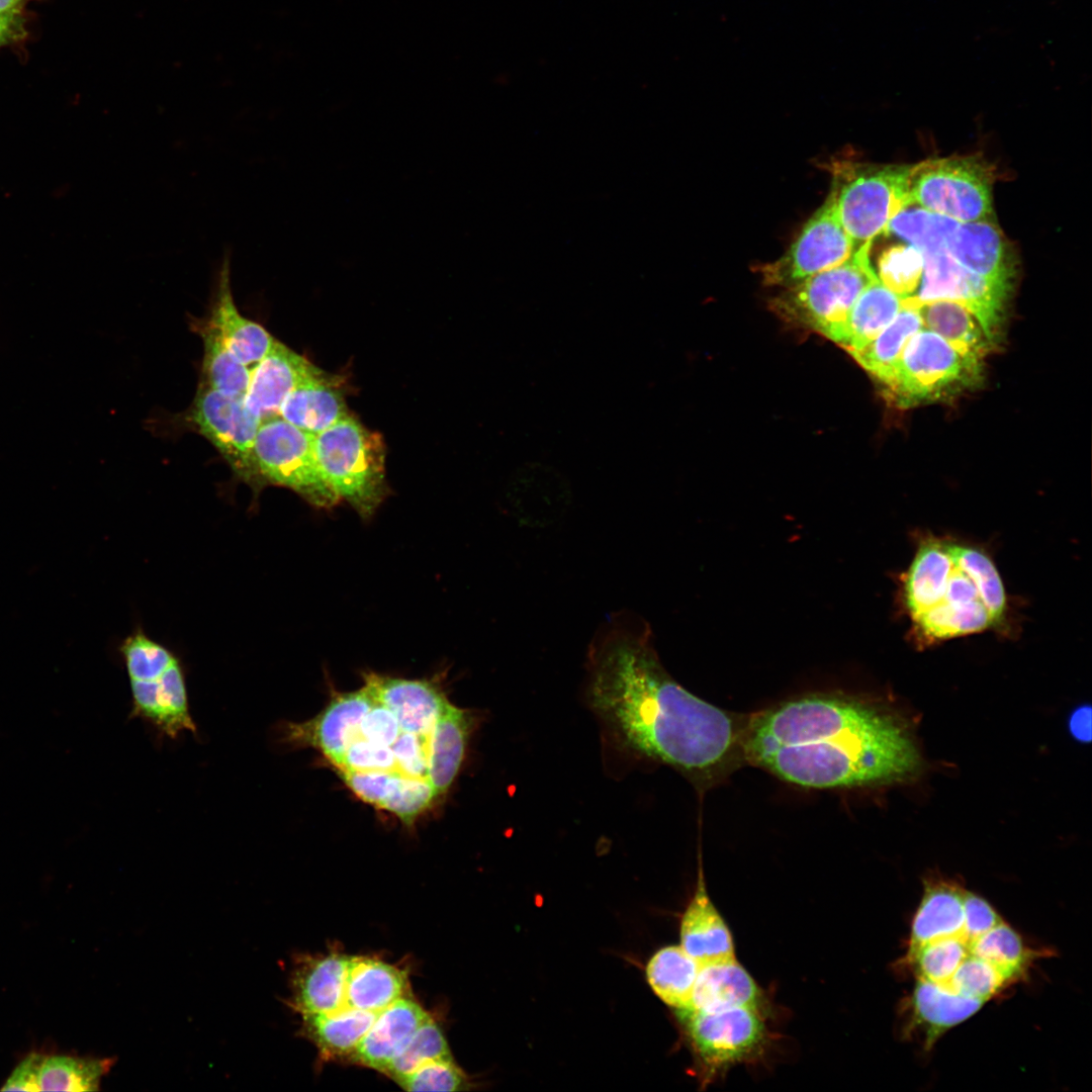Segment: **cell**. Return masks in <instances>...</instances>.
Segmentation results:
<instances>
[{
	"label": "cell",
	"mask_w": 1092,
	"mask_h": 1092,
	"mask_svg": "<svg viewBox=\"0 0 1092 1092\" xmlns=\"http://www.w3.org/2000/svg\"><path fill=\"white\" fill-rule=\"evenodd\" d=\"M586 698L616 744L705 787L743 759L748 717L687 691L664 669L633 615L603 625L587 654Z\"/></svg>",
	"instance_id": "obj_1"
},
{
	"label": "cell",
	"mask_w": 1092,
	"mask_h": 1092,
	"mask_svg": "<svg viewBox=\"0 0 1092 1092\" xmlns=\"http://www.w3.org/2000/svg\"><path fill=\"white\" fill-rule=\"evenodd\" d=\"M743 759L808 789L867 788L905 782L921 767L906 719L887 705L816 693L748 717Z\"/></svg>",
	"instance_id": "obj_2"
},
{
	"label": "cell",
	"mask_w": 1092,
	"mask_h": 1092,
	"mask_svg": "<svg viewBox=\"0 0 1092 1092\" xmlns=\"http://www.w3.org/2000/svg\"><path fill=\"white\" fill-rule=\"evenodd\" d=\"M314 449L339 498L361 518H371L389 493L382 437L348 415L314 435Z\"/></svg>",
	"instance_id": "obj_3"
},
{
	"label": "cell",
	"mask_w": 1092,
	"mask_h": 1092,
	"mask_svg": "<svg viewBox=\"0 0 1092 1092\" xmlns=\"http://www.w3.org/2000/svg\"><path fill=\"white\" fill-rule=\"evenodd\" d=\"M982 359L923 328L907 342L884 393L904 408L954 396L979 383Z\"/></svg>",
	"instance_id": "obj_4"
},
{
	"label": "cell",
	"mask_w": 1092,
	"mask_h": 1092,
	"mask_svg": "<svg viewBox=\"0 0 1092 1092\" xmlns=\"http://www.w3.org/2000/svg\"><path fill=\"white\" fill-rule=\"evenodd\" d=\"M872 244L843 263L783 288L770 300L784 321L816 332L839 344L851 307L878 276L870 261Z\"/></svg>",
	"instance_id": "obj_5"
},
{
	"label": "cell",
	"mask_w": 1092,
	"mask_h": 1092,
	"mask_svg": "<svg viewBox=\"0 0 1092 1092\" xmlns=\"http://www.w3.org/2000/svg\"><path fill=\"white\" fill-rule=\"evenodd\" d=\"M993 178L978 156L925 161L911 166L909 204L959 222L993 220Z\"/></svg>",
	"instance_id": "obj_6"
},
{
	"label": "cell",
	"mask_w": 1092,
	"mask_h": 1092,
	"mask_svg": "<svg viewBox=\"0 0 1092 1092\" xmlns=\"http://www.w3.org/2000/svg\"><path fill=\"white\" fill-rule=\"evenodd\" d=\"M255 456L265 485L292 489L317 508L330 509L340 500L318 463L314 435L281 417L261 422Z\"/></svg>",
	"instance_id": "obj_7"
},
{
	"label": "cell",
	"mask_w": 1092,
	"mask_h": 1092,
	"mask_svg": "<svg viewBox=\"0 0 1092 1092\" xmlns=\"http://www.w3.org/2000/svg\"><path fill=\"white\" fill-rule=\"evenodd\" d=\"M851 170L832 194L838 217L857 250L885 233L892 217L909 204L911 166Z\"/></svg>",
	"instance_id": "obj_8"
},
{
	"label": "cell",
	"mask_w": 1092,
	"mask_h": 1092,
	"mask_svg": "<svg viewBox=\"0 0 1092 1092\" xmlns=\"http://www.w3.org/2000/svg\"><path fill=\"white\" fill-rule=\"evenodd\" d=\"M190 413L194 428L216 448L237 477L256 491L265 485L255 456L261 421L244 399L201 383Z\"/></svg>",
	"instance_id": "obj_9"
},
{
	"label": "cell",
	"mask_w": 1092,
	"mask_h": 1092,
	"mask_svg": "<svg viewBox=\"0 0 1092 1092\" xmlns=\"http://www.w3.org/2000/svg\"><path fill=\"white\" fill-rule=\"evenodd\" d=\"M854 251L831 192L787 252L762 268L763 280L768 285L789 287L843 263Z\"/></svg>",
	"instance_id": "obj_10"
},
{
	"label": "cell",
	"mask_w": 1092,
	"mask_h": 1092,
	"mask_svg": "<svg viewBox=\"0 0 1092 1092\" xmlns=\"http://www.w3.org/2000/svg\"><path fill=\"white\" fill-rule=\"evenodd\" d=\"M922 255L919 287L912 297L902 301L913 305L934 300L961 302L978 316L996 342L1009 292L971 272L945 250Z\"/></svg>",
	"instance_id": "obj_11"
},
{
	"label": "cell",
	"mask_w": 1092,
	"mask_h": 1092,
	"mask_svg": "<svg viewBox=\"0 0 1092 1092\" xmlns=\"http://www.w3.org/2000/svg\"><path fill=\"white\" fill-rule=\"evenodd\" d=\"M701 1061L711 1071L744 1060L762 1043L765 1027L757 1008L736 1007L712 1012L676 1010Z\"/></svg>",
	"instance_id": "obj_12"
},
{
	"label": "cell",
	"mask_w": 1092,
	"mask_h": 1092,
	"mask_svg": "<svg viewBox=\"0 0 1092 1092\" xmlns=\"http://www.w3.org/2000/svg\"><path fill=\"white\" fill-rule=\"evenodd\" d=\"M373 703L374 699L363 687L337 694L314 718L285 723L283 741L295 747L315 748L335 765L356 738L359 724Z\"/></svg>",
	"instance_id": "obj_13"
},
{
	"label": "cell",
	"mask_w": 1092,
	"mask_h": 1092,
	"mask_svg": "<svg viewBox=\"0 0 1092 1092\" xmlns=\"http://www.w3.org/2000/svg\"><path fill=\"white\" fill-rule=\"evenodd\" d=\"M363 688L395 716L403 732L429 738L435 722L449 702L436 680L405 679L363 674Z\"/></svg>",
	"instance_id": "obj_14"
},
{
	"label": "cell",
	"mask_w": 1092,
	"mask_h": 1092,
	"mask_svg": "<svg viewBox=\"0 0 1092 1092\" xmlns=\"http://www.w3.org/2000/svg\"><path fill=\"white\" fill-rule=\"evenodd\" d=\"M207 320L231 352L248 367H254L268 353L275 340L261 325L239 311L231 287L230 250L223 253L216 268Z\"/></svg>",
	"instance_id": "obj_15"
},
{
	"label": "cell",
	"mask_w": 1092,
	"mask_h": 1092,
	"mask_svg": "<svg viewBox=\"0 0 1092 1092\" xmlns=\"http://www.w3.org/2000/svg\"><path fill=\"white\" fill-rule=\"evenodd\" d=\"M316 368L275 339L268 353L251 370L244 402L261 422L277 417L285 397Z\"/></svg>",
	"instance_id": "obj_16"
},
{
	"label": "cell",
	"mask_w": 1092,
	"mask_h": 1092,
	"mask_svg": "<svg viewBox=\"0 0 1092 1092\" xmlns=\"http://www.w3.org/2000/svg\"><path fill=\"white\" fill-rule=\"evenodd\" d=\"M945 251L971 272L1010 292L1014 263L1008 245L993 220L959 222Z\"/></svg>",
	"instance_id": "obj_17"
},
{
	"label": "cell",
	"mask_w": 1092,
	"mask_h": 1092,
	"mask_svg": "<svg viewBox=\"0 0 1092 1092\" xmlns=\"http://www.w3.org/2000/svg\"><path fill=\"white\" fill-rule=\"evenodd\" d=\"M341 376L318 367L285 397L278 416L316 435L349 414Z\"/></svg>",
	"instance_id": "obj_18"
},
{
	"label": "cell",
	"mask_w": 1092,
	"mask_h": 1092,
	"mask_svg": "<svg viewBox=\"0 0 1092 1092\" xmlns=\"http://www.w3.org/2000/svg\"><path fill=\"white\" fill-rule=\"evenodd\" d=\"M348 956L303 957L293 970L290 1005L303 1015L329 1014L345 1007Z\"/></svg>",
	"instance_id": "obj_19"
},
{
	"label": "cell",
	"mask_w": 1092,
	"mask_h": 1092,
	"mask_svg": "<svg viewBox=\"0 0 1092 1092\" xmlns=\"http://www.w3.org/2000/svg\"><path fill=\"white\" fill-rule=\"evenodd\" d=\"M680 946L700 967L736 959L731 932L710 899L702 867L694 896L681 916Z\"/></svg>",
	"instance_id": "obj_20"
},
{
	"label": "cell",
	"mask_w": 1092,
	"mask_h": 1092,
	"mask_svg": "<svg viewBox=\"0 0 1092 1092\" xmlns=\"http://www.w3.org/2000/svg\"><path fill=\"white\" fill-rule=\"evenodd\" d=\"M430 1015L404 996L379 1011L355 1051L353 1063L382 1072L398 1050Z\"/></svg>",
	"instance_id": "obj_21"
},
{
	"label": "cell",
	"mask_w": 1092,
	"mask_h": 1092,
	"mask_svg": "<svg viewBox=\"0 0 1092 1092\" xmlns=\"http://www.w3.org/2000/svg\"><path fill=\"white\" fill-rule=\"evenodd\" d=\"M470 712L448 702L439 714L429 740L428 781L444 795L456 779L473 728Z\"/></svg>",
	"instance_id": "obj_22"
},
{
	"label": "cell",
	"mask_w": 1092,
	"mask_h": 1092,
	"mask_svg": "<svg viewBox=\"0 0 1092 1092\" xmlns=\"http://www.w3.org/2000/svg\"><path fill=\"white\" fill-rule=\"evenodd\" d=\"M402 970L368 957H350L345 983V1007L378 1013L406 996Z\"/></svg>",
	"instance_id": "obj_23"
},
{
	"label": "cell",
	"mask_w": 1092,
	"mask_h": 1092,
	"mask_svg": "<svg viewBox=\"0 0 1092 1092\" xmlns=\"http://www.w3.org/2000/svg\"><path fill=\"white\" fill-rule=\"evenodd\" d=\"M759 1000L755 981L734 959L700 967L689 1008L704 1012L757 1008Z\"/></svg>",
	"instance_id": "obj_24"
},
{
	"label": "cell",
	"mask_w": 1092,
	"mask_h": 1092,
	"mask_svg": "<svg viewBox=\"0 0 1092 1092\" xmlns=\"http://www.w3.org/2000/svg\"><path fill=\"white\" fill-rule=\"evenodd\" d=\"M953 568L947 543L928 540L920 545L904 584L906 606L913 619L943 598Z\"/></svg>",
	"instance_id": "obj_25"
},
{
	"label": "cell",
	"mask_w": 1092,
	"mask_h": 1092,
	"mask_svg": "<svg viewBox=\"0 0 1092 1092\" xmlns=\"http://www.w3.org/2000/svg\"><path fill=\"white\" fill-rule=\"evenodd\" d=\"M916 306L923 328L939 335L957 348L980 358H984L994 348L995 341L981 321L963 303L934 300Z\"/></svg>",
	"instance_id": "obj_26"
},
{
	"label": "cell",
	"mask_w": 1092,
	"mask_h": 1092,
	"mask_svg": "<svg viewBox=\"0 0 1092 1092\" xmlns=\"http://www.w3.org/2000/svg\"><path fill=\"white\" fill-rule=\"evenodd\" d=\"M376 1014L344 1007L329 1014L303 1015V1030L326 1058L349 1059Z\"/></svg>",
	"instance_id": "obj_27"
},
{
	"label": "cell",
	"mask_w": 1092,
	"mask_h": 1092,
	"mask_svg": "<svg viewBox=\"0 0 1092 1092\" xmlns=\"http://www.w3.org/2000/svg\"><path fill=\"white\" fill-rule=\"evenodd\" d=\"M901 307L902 298L878 279L854 302L838 345L848 353L859 350L895 318Z\"/></svg>",
	"instance_id": "obj_28"
},
{
	"label": "cell",
	"mask_w": 1092,
	"mask_h": 1092,
	"mask_svg": "<svg viewBox=\"0 0 1092 1092\" xmlns=\"http://www.w3.org/2000/svg\"><path fill=\"white\" fill-rule=\"evenodd\" d=\"M923 329L918 307L904 303L895 318L869 344L850 353L881 384L891 376L907 342Z\"/></svg>",
	"instance_id": "obj_29"
},
{
	"label": "cell",
	"mask_w": 1092,
	"mask_h": 1092,
	"mask_svg": "<svg viewBox=\"0 0 1092 1092\" xmlns=\"http://www.w3.org/2000/svg\"><path fill=\"white\" fill-rule=\"evenodd\" d=\"M699 970V964L680 945H668L651 957L646 978L661 1001L679 1010L691 1006Z\"/></svg>",
	"instance_id": "obj_30"
},
{
	"label": "cell",
	"mask_w": 1092,
	"mask_h": 1092,
	"mask_svg": "<svg viewBox=\"0 0 1092 1092\" xmlns=\"http://www.w3.org/2000/svg\"><path fill=\"white\" fill-rule=\"evenodd\" d=\"M203 343L202 381L223 394L244 399L251 370L226 347L217 330L208 321L196 325Z\"/></svg>",
	"instance_id": "obj_31"
},
{
	"label": "cell",
	"mask_w": 1092,
	"mask_h": 1092,
	"mask_svg": "<svg viewBox=\"0 0 1092 1092\" xmlns=\"http://www.w3.org/2000/svg\"><path fill=\"white\" fill-rule=\"evenodd\" d=\"M913 620L923 635L936 640L977 633L994 626L979 599L944 597Z\"/></svg>",
	"instance_id": "obj_32"
},
{
	"label": "cell",
	"mask_w": 1092,
	"mask_h": 1092,
	"mask_svg": "<svg viewBox=\"0 0 1092 1092\" xmlns=\"http://www.w3.org/2000/svg\"><path fill=\"white\" fill-rule=\"evenodd\" d=\"M113 1059L44 1056L37 1077L39 1091H96Z\"/></svg>",
	"instance_id": "obj_33"
},
{
	"label": "cell",
	"mask_w": 1092,
	"mask_h": 1092,
	"mask_svg": "<svg viewBox=\"0 0 1092 1092\" xmlns=\"http://www.w3.org/2000/svg\"><path fill=\"white\" fill-rule=\"evenodd\" d=\"M959 221L929 211L916 204L901 208L885 231L924 253L945 250L947 241Z\"/></svg>",
	"instance_id": "obj_34"
},
{
	"label": "cell",
	"mask_w": 1092,
	"mask_h": 1092,
	"mask_svg": "<svg viewBox=\"0 0 1092 1092\" xmlns=\"http://www.w3.org/2000/svg\"><path fill=\"white\" fill-rule=\"evenodd\" d=\"M947 548L956 565L975 585L994 625L1001 623L1006 609V596L993 561L983 551L973 547L947 543Z\"/></svg>",
	"instance_id": "obj_35"
},
{
	"label": "cell",
	"mask_w": 1092,
	"mask_h": 1092,
	"mask_svg": "<svg viewBox=\"0 0 1092 1092\" xmlns=\"http://www.w3.org/2000/svg\"><path fill=\"white\" fill-rule=\"evenodd\" d=\"M440 1059H452L440 1026L430 1016L398 1050L382 1073L395 1081L421 1065Z\"/></svg>",
	"instance_id": "obj_36"
},
{
	"label": "cell",
	"mask_w": 1092,
	"mask_h": 1092,
	"mask_svg": "<svg viewBox=\"0 0 1092 1092\" xmlns=\"http://www.w3.org/2000/svg\"><path fill=\"white\" fill-rule=\"evenodd\" d=\"M923 255L911 245L886 250L879 259V281L902 300L917 291L923 272Z\"/></svg>",
	"instance_id": "obj_37"
},
{
	"label": "cell",
	"mask_w": 1092,
	"mask_h": 1092,
	"mask_svg": "<svg viewBox=\"0 0 1092 1092\" xmlns=\"http://www.w3.org/2000/svg\"><path fill=\"white\" fill-rule=\"evenodd\" d=\"M126 671L131 680H141L165 671L177 657L165 646L138 631L120 646Z\"/></svg>",
	"instance_id": "obj_38"
},
{
	"label": "cell",
	"mask_w": 1092,
	"mask_h": 1092,
	"mask_svg": "<svg viewBox=\"0 0 1092 1092\" xmlns=\"http://www.w3.org/2000/svg\"><path fill=\"white\" fill-rule=\"evenodd\" d=\"M407 1091H460L468 1084L464 1072L452 1059L429 1061L395 1081Z\"/></svg>",
	"instance_id": "obj_39"
},
{
	"label": "cell",
	"mask_w": 1092,
	"mask_h": 1092,
	"mask_svg": "<svg viewBox=\"0 0 1092 1092\" xmlns=\"http://www.w3.org/2000/svg\"><path fill=\"white\" fill-rule=\"evenodd\" d=\"M333 766L348 771H398L391 746L376 745L359 738L349 744Z\"/></svg>",
	"instance_id": "obj_40"
},
{
	"label": "cell",
	"mask_w": 1092,
	"mask_h": 1092,
	"mask_svg": "<svg viewBox=\"0 0 1092 1092\" xmlns=\"http://www.w3.org/2000/svg\"><path fill=\"white\" fill-rule=\"evenodd\" d=\"M429 738L401 732L391 745L398 772L428 781Z\"/></svg>",
	"instance_id": "obj_41"
},
{
	"label": "cell",
	"mask_w": 1092,
	"mask_h": 1092,
	"mask_svg": "<svg viewBox=\"0 0 1092 1092\" xmlns=\"http://www.w3.org/2000/svg\"><path fill=\"white\" fill-rule=\"evenodd\" d=\"M401 732L393 713L374 699L372 707L359 724L355 739L359 738L376 745L391 746Z\"/></svg>",
	"instance_id": "obj_42"
},
{
	"label": "cell",
	"mask_w": 1092,
	"mask_h": 1092,
	"mask_svg": "<svg viewBox=\"0 0 1092 1092\" xmlns=\"http://www.w3.org/2000/svg\"><path fill=\"white\" fill-rule=\"evenodd\" d=\"M31 0H0V49L23 41L28 33L26 7Z\"/></svg>",
	"instance_id": "obj_43"
},
{
	"label": "cell",
	"mask_w": 1092,
	"mask_h": 1092,
	"mask_svg": "<svg viewBox=\"0 0 1092 1092\" xmlns=\"http://www.w3.org/2000/svg\"><path fill=\"white\" fill-rule=\"evenodd\" d=\"M44 1055L31 1053L13 1070L1 1091H39L37 1077Z\"/></svg>",
	"instance_id": "obj_44"
},
{
	"label": "cell",
	"mask_w": 1092,
	"mask_h": 1092,
	"mask_svg": "<svg viewBox=\"0 0 1092 1092\" xmlns=\"http://www.w3.org/2000/svg\"><path fill=\"white\" fill-rule=\"evenodd\" d=\"M1071 734L1080 742L1091 740V709L1089 706L1077 708L1069 720Z\"/></svg>",
	"instance_id": "obj_45"
}]
</instances>
